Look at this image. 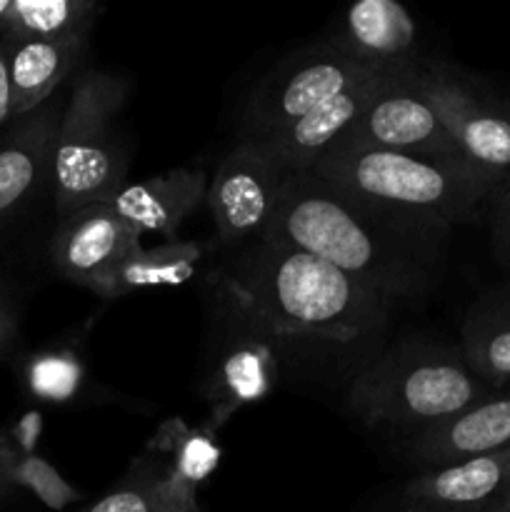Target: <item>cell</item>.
<instances>
[{"label":"cell","instance_id":"cell-15","mask_svg":"<svg viewBox=\"0 0 510 512\" xmlns=\"http://www.w3.org/2000/svg\"><path fill=\"white\" fill-rule=\"evenodd\" d=\"M510 490V448L425 470L405 490L413 508L490 512Z\"/></svg>","mask_w":510,"mask_h":512},{"label":"cell","instance_id":"cell-18","mask_svg":"<svg viewBox=\"0 0 510 512\" xmlns=\"http://www.w3.org/2000/svg\"><path fill=\"white\" fill-rule=\"evenodd\" d=\"M278 378L275 353L265 340H240L235 343L215 368L208 383L210 415L205 428L215 433L223 428L240 408L268 398Z\"/></svg>","mask_w":510,"mask_h":512},{"label":"cell","instance_id":"cell-31","mask_svg":"<svg viewBox=\"0 0 510 512\" xmlns=\"http://www.w3.org/2000/svg\"><path fill=\"white\" fill-rule=\"evenodd\" d=\"M488 305H493V308H498L500 313L510 315V285H505V288L500 290L498 295H495V300H490Z\"/></svg>","mask_w":510,"mask_h":512},{"label":"cell","instance_id":"cell-13","mask_svg":"<svg viewBox=\"0 0 510 512\" xmlns=\"http://www.w3.org/2000/svg\"><path fill=\"white\" fill-rule=\"evenodd\" d=\"M508 448L510 390H495L455 418L420 430L410 445V458L428 468H440Z\"/></svg>","mask_w":510,"mask_h":512},{"label":"cell","instance_id":"cell-30","mask_svg":"<svg viewBox=\"0 0 510 512\" xmlns=\"http://www.w3.org/2000/svg\"><path fill=\"white\" fill-rule=\"evenodd\" d=\"M18 338V320H15L13 310L0 313V358L10 350V345Z\"/></svg>","mask_w":510,"mask_h":512},{"label":"cell","instance_id":"cell-4","mask_svg":"<svg viewBox=\"0 0 510 512\" xmlns=\"http://www.w3.org/2000/svg\"><path fill=\"white\" fill-rule=\"evenodd\" d=\"M490 393L495 390L468 368L463 353L438 345H403L353 380L350 408L368 425L430 428Z\"/></svg>","mask_w":510,"mask_h":512},{"label":"cell","instance_id":"cell-16","mask_svg":"<svg viewBox=\"0 0 510 512\" xmlns=\"http://www.w3.org/2000/svg\"><path fill=\"white\" fill-rule=\"evenodd\" d=\"M335 48L380 70H415L418 28L408 10L395 0H360L348 8Z\"/></svg>","mask_w":510,"mask_h":512},{"label":"cell","instance_id":"cell-3","mask_svg":"<svg viewBox=\"0 0 510 512\" xmlns=\"http://www.w3.org/2000/svg\"><path fill=\"white\" fill-rule=\"evenodd\" d=\"M310 173L373 213L433 233L480 218L508 188L468 163L378 148H338Z\"/></svg>","mask_w":510,"mask_h":512},{"label":"cell","instance_id":"cell-25","mask_svg":"<svg viewBox=\"0 0 510 512\" xmlns=\"http://www.w3.org/2000/svg\"><path fill=\"white\" fill-rule=\"evenodd\" d=\"M78 512H163L155 503L153 493H150L148 473H145L143 460H135L130 473L120 480L115 490L95 500L88 508Z\"/></svg>","mask_w":510,"mask_h":512},{"label":"cell","instance_id":"cell-19","mask_svg":"<svg viewBox=\"0 0 510 512\" xmlns=\"http://www.w3.org/2000/svg\"><path fill=\"white\" fill-rule=\"evenodd\" d=\"M203 260V248L193 240H170L145 250L138 245L123 258L110 280L108 300L125 298L145 288H175L185 285Z\"/></svg>","mask_w":510,"mask_h":512},{"label":"cell","instance_id":"cell-34","mask_svg":"<svg viewBox=\"0 0 510 512\" xmlns=\"http://www.w3.org/2000/svg\"><path fill=\"white\" fill-rule=\"evenodd\" d=\"M405 512H450V510H438V508H410Z\"/></svg>","mask_w":510,"mask_h":512},{"label":"cell","instance_id":"cell-22","mask_svg":"<svg viewBox=\"0 0 510 512\" xmlns=\"http://www.w3.org/2000/svg\"><path fill=\"white\" fill-rule=\"evenodd\" d=\"M463 358L493 390H510V315L493 305L470 315L463 328Z\"/></svg>","mask_w":510,"mask_h":512},{"label":"cell","instance_id":"cell-32","mask_svg":"<svg viewBox=\"0 0 510 512\" xmlns=\"http://www.w3.org/2000/svg\"><path fill=\"white\" fill-rule=\"evenodd\" d=\"M490 512H510V490L503 495V500H500V503L495 505V508Z\"/></svg>","mask_w":510,"mask_h":512},{"label":"cell","instance_id":"cell-6","mask_svg":"<svg viewBox=\"0 0 510 512\" xmlns=\"http://www.w3.org/2000/svg\"><path fill=\"white\" fill-rule=\"evenodd\" d=\"M380 73H395V70L370 68L360 60L350 58L340 48L320 45L290 60L273 80L265 83L255 98L253 110L248 115V138L250 143L270 138L288 125L298 123L305 115L313 113L335 95L365 83Z\"/></svg>","mask_w":510,"mask_h":512},{"label":"cell","instance_id":"cell-24","mask_svg":"<svg viewBox=\"0 0 510 512\" xmlns=\"http://www.w3.org/2000/svg\"><path fill=\"white\" fill-rule=\"evenodd\" d=\"M10 480H13V488L15 485L25 488L50 510H65L68 505H75L83 500V495L38 453H15L13 468H10Z\"/></svg>","mask_w":510,"mask_h":512},{"label":"cell","instance_id":"cell-11","mask_svg":"<svg viewBox=\"0 0 510 512\" xmlns=\"http://www.w3.org/2000/svg\"><path fill=\"white\" fill-rule=\"evenodd\" d=\"M418 70V68H415ZM410 73V70H405ZM403 73H380L345 93L335 95L328 103L315 108L298 123L288 125L280 133L260 140V148L285 170V173H310L320 160L328 158L335 148L345 140L360 115L365 113L375 95L385 88L393 78ZM250 143V140H248Z\"/></svg>","mask_w":510,"mask_h":512},{"label":"cell","instance_id":"cell-26","mask_svg":"<svg viewBox=\"0 0 510 512\" xmlns=\"http://www.w3.org/2000/svg\"><path fill=\"white\" fill-rule=\"evenodd\" d=\"M490 235H493V250L498 260L505 268H510V185L495 198Z\"/></svg>","mask_w":510,"mask_h":512},{"label":"cell","instance_id":"cell-27","mask_svg":"<svg viewBox=\"0 0 510 512\" xmlns=\"http://www.w3.org/2000/svg\"><path fill=\"white\" fill-rule=\"evenodd\" d=\"M40 428H43V418H40V413L23 415V418L18 420V425L13 428V433L8 435L15 453H23V455L35 453V443H38L40 438Z\"/></svg>","mask_w":510,"mask_h":512},{"label":"cell","instance_id":"cell-8","mask_svg":"<svg viewBox=\"0 0 510 512\" xmlns=\"http://www.w3.org/2000/svg\"><path fill=\"white\" fill-rule=\"evenodd\" d=\"M418 70H410V73L390 80L375 95L373 103L365 108V113L360 115L358 123L350 128L338 148H378L468 163L445 125L440 123L430 100L415 85Z\"/></svg>","mask_w":510,"mask_h":512},{"label":"cell","instance_id":"cell-12","mask_svg":"<svg viewBox=\"0 0 510 512\" xmlns=\"http://www.w3.org/2000/svg\"><path fill=\"white\" fill-rule=\"evenodd\" d=\"M65 103L50 98L33 113L15 118L0 138V228L25 208L53 173L55 138Z\"/></svg>","mask_w":510,"mask_h":512},{"label":"cell","instance_id":"cell-23","mask_svg":"<svg viewBox=\"0 0 510 512\" xmlns=\"http://www.w3.org/2000/svg\"><path fill=\"white\" fill-rule=\"evenodd\" d=\"M83 360L70 348H50L33 353L23 365V385L40 403L63 405L78 398L83 388Z\"/></svg>","mask_w":510,"mask_h":512},{"label":"cell","instance_id":"cell-14","mask_svg":"<svg viewBox=\"0 0 510 512\" xmlns=\"http://www.w3.org/2000/svg\"><path fill=\"white\" fill-rule=\"evenodd\" d=\"M205 195L208 178L203 170H168L140 183L120 185L103 203H108L138 238L155 233L170 243Z\"/></svg>","mask_w":510,"mask_h":512},{"label":"cell","instance_id":"cell-29","mask_svg":"<svg viewBox=\"0 0 510 512\" xmlns=\"http://www.w3.org/2000/svg\"><path fill=\"white\" fill-rule=\"evenodd\" d=\"M13 460H15V448L10 443L8 433L0 430V500L10 493L13 488V480H10V468H13Z\"/></svg>","mask_w":510,"mask_h":512},{"label":"cell","instance_id":"cell-2","mask_svg":"<svg viewBox=\"0 0 510 512\" xmlns=\"http://www.w3.org/2000/svg\"><path fill=\"white\" fill-rule=\"evenodd\" d=\"M240 313L265 335L358 343L388 323L390 303L298 248L260 240L225 278Z\"/></svg>","mask_w":510,"mask_h":512},{"label":"cell","instance_id":"cell-5","mask_svg":"<svg viewBox=\"0 0 510 512\" xmlns=\"http://www.w3.org/2000/svg\"><path fill=\"white\" fill-rule=\"evenodd\" d=\"M125 100V80L110 73H85L65 103L53 153L55 213L70 218L103 203L120 188L123 158L115 120Z\"/></svg>","mask_w":510,"mask_h":512},{"label":"cell","instance_id":"cell-20","mask_svg":"<svg viewBox=\"0 0 510 512\" xmlns=\"http://www.w3.org/2000/svg\"><path fill=\"white\" fill-rule=\"evenodd\" d=\"M148 453L175 478L198 490L218 470L220 445L215 433L205 425L190 428L185 420L170 418L150 440Z\"/></svg>","mask_w":510,"mask_h":512},{"label":"cell","instance_id":"cell-7","mask_svg":"<svg viewBox=\"0 0 510 512\" xmlns=\"http://www.w3.org/2000/svg\"><path fill=\"white\" fill-rule=\"evenodd\" d=\"M415 85L470 165L510 185V103L485 98L448 70H418Z\"/></svg>","mask_w":510,"mask_h":512},{"label":"cell","instance_id":"cell-17","mask_svg":"<svg viewBox=\"0 0 510 512\" xmlns=\"http://www.w3.org/2000/svg\"><path fill=\"white\" fill-rule=\"evenodd\" d=\"M0 40H3L5 58H8L10 100H13L15 118H23L48 103L58 85L78 65L85 48V35Z\"/></svg>","mask_w":510,"mask_h":512},{"label":"cell","instance_id":"cell-1","mask_svg":"<svg viewBox=\"0 0 510 512\" xmlns=\"http://www.w3.org/2000/svg\"><path fill=\"white\" fill-rule=\"evenodd\" d=\"M413 225L373 213L313 173H285L263 240L298 248L338 268L393 305L428 288L435 250Z\"/></svg>","mask_w":510,"mask_h":512},{"label":"cell","instance_id":"cell-21","mask_svg":"<svg viewBox=\"0 0 510 512\" xmlns=\"http://www.w3.org/2000/svg\"><path fill=\"white\" fill-rule=\"evenodd\" d=\"M98 15L93 0H10L0 38H68L85 35Z\"/></svg>","mask_w":510,"mask_h":512},{"label":"cell","instance_id":"cell-9","mask_svg":"<svg viewBox=\"0 0 510 512\" xmlns=\"http://www.w3.org/2000/svg\"><path fill=\"white\" fill-rule=\"evenodd\" d=\"M285 170L260 145L243 140L208 183V208L223 243L263 240L278 208Z\"/></svg>","mask_w":510,"mask_h":512},{"label":"cell","instance_id":"cell-28","mask_svg":"<svg viewBox=\"0 0 510 512\" xmlns=\"http://www.w3.org/2000/svg\"><path fill=\"white\" fill-rule=\"evenodd\" d=\"M13 100H10V78H8V58H5V45L0 40V138L8 133L13 125Z\"/></svg>","mask_w":510,"mask_h":512},{"label":"cell","instance_id":"cell-10","mask_svg":"<svg viewBox=\"0 0 510 512\" xmlns=\"http://www.w3.org/2000/svg\"><path fill=\"white\" fill-rule=\"evenodd\" d=\"M138 245V235L108 203H95L60 220L50 245V258L65 280L108 300L115 270Z\"/></svg>","mask_w":510,"mask_h":512},{"label":"cell","instance_id":"cell-33","mask_svg":"<svg viewBox=\"0 0 510 512\" xmlns=\"http://www.w3.org/2000/svg\"><path fill=\"white\" fill-rule=\"evenodd\" d=\"M5 310H10V303H8V298H5L3 285H0V313H5Z\"/></svg>","mask_w":510,"mask_h":512}]
</instances>
